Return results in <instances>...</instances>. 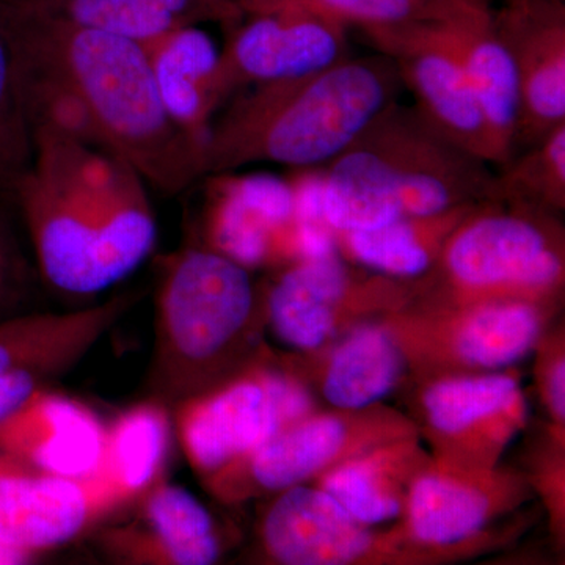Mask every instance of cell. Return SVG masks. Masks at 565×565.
<instances>
[{"instance_id":"obj_26","label":"cell","mask_w":565,"mask_h":565,"mask_svg":"<svg viewBox=\"0 0 565 565\" xmlns=\"http://www.w3.org/2000/svg\"><path fill=\"white\" fill-rule=\"evenodd\" d=\"M459 318L452 326V351L460 362L487 370L520 362L541 333V315L531 300L471 303Z\"/></svg>"},{"instance_id":"obj_24","label":"cell","mask_w":565,"mask_h":565,"mask_svg":"<svg viewBox=\"0 0 565 565\" xmlns=\"http://www.w3.org/2000/svg\"><path fill=\"white\" fill-rule=\"evenodd\" d=\"M169 408L158 399L145 401L107 426L96 475L117 487L129 503L163 476L172 434Z\"/></svg>"},{"instance_id":"obj_33","label":"cell","mask_w":565,"mask_h":565,"mask_svg":"<svg viewBox=\"0 0 565 565\" xmlns=\"http://www.w3.org/2000/svg\"><path fill=\"white\" fill-rule=\"evenodd\" d=\"M546 401H548L550 411L555 416L556 422L564 423L565 416V366L564 359L559 356L556 362L546 371Z\"/></svg>"},{"instance_id":"obj_25","label":"cell","mask_w":565,"mask_h":565,"mask_svg":"<svg viewBox=\"0 0 565 565\" xmlns=\"http://www.w3.org/2000/svg\"><path fill=\"white\" fill-rule=\"evenodd\" d=\"M403 371L396 337L384 327H360L333 352L323 396L343 411H363L392 393Z\"/></svg>"},{"instance_id":"obj_27","label":"cell","mask_w":565,"mask_h":565,"mask_svg":"<svg viewBox=\"0 0 565 565\" xmlns=\"http://www.w3.org/2000/svg\"><path fill=\"white\" fill-rule=\"evenodd\" d=\"M424 412L435 433L459 437L522 405L520 384L509 374L446 379L424 393Z\"/></svg>"},{"instance_id":"obj_15","label":"cell","mask_w":565,"mask_h":565,"mask_svg":"<svg viewBox=\"0 0 565 565\" xmlns=\"http://www.w3.org/2000/svg\"><path fill=\"white\" fill-rule=\"evenodd\" d=\"M129 522L104 527L98 541L126 564L207 565L221 557L217 527L207 509L182 487L158 479L136 498Z\"/></svg>"},{"instance_id":"obj_21","label":"cell","mask_w":565,"mask_h":565,"mask_svg":"<svg viewBox=\"0 0 565 565\" xmlns=\"http://www.w3.org/2000/svg\"><path fill=\"white\" fill-rule=\"evenodd\" d=\"M0 6L139 43L188 25L230 31L245 17L232 0H0Z\"/></svg>"},{"instance_id":"obj_6","label":"cell","mask_w":565,"mask_h":565,"mask_svg":"<svg viewBox=\"0 0 565 565\" xmlns=\"http://www.w3.org/2000/svg\"><path fill=\"white\" fill-rule=\"evenodd\" d=\"M433 273L457 303L537 302L563 285V230L548 212L487 200L456 226Z\"/></svg>"},{"instance_id":"obj_4","label":"cell","mask_w":565,"mask_h":565,"mask_svg":"<svg viewBox=\"0 0 565 565\" xmlns=\"http://www.w3.org/2000/svg\"><path fill=\"white\" fill-rule=\"evenodd\" d=\"M322 172L323 221L333 233L493 200L489 163L399 102L390 104Z\"/></svg>"},{"instance_id":"obj_11","label":"cell","mask_w":565,"mask_h":565,"mask_svg":"<svg viewBox=\"0 0 565 565\" xmlns=\"http://www.w3.org/2000/svg\"><path fill=\"white\" fill-rule=\"evenodd\" d=\"M136 296L120 294L68 313H20L0 321V419L70 373L131 310Z\"/></svg>"},{"instance_id":"obj_29","label":"cell","mask_w":565,"mask_h":565,"mask_svg":"<svg viewBox=\"0 0 565 565\" xmlns=\"http://www.w3.org/2000/svg\"><path fill=\"white\" fill-rule=\"evenodd\" d=\"M484 0H255L247 13L302 10L338 22L345 29L392 28L412 22L446 21Z\"/></svg>"},{"instance_id":"obj_13","label":"cell","mask_w":565,"mask_h":565,"mask_svg":"<svg viewBox=\"0 0 565 565\" xmlns=\"http://www.w3.org/2000/svg\"><path fill=\"white\" fill-rule=\"evenodd\" d=\"M204 234L212 248L245 269L288 262L291 184L270 173L210 174Z\"/></svg>"},{"instance_id":"obj_10","label":"cell","mask_w":565,"mask_h":565,"mask_svg":"<svg viewBox=\"0 0 565 565\" xmlns=\"http://www.w3.org/2000/svg\"><path fill=\"white\" fill-rule=\"evenodd\" d=\"M349 29L302 10L247 13L221 50L226 99L248 88L299 79L351 57Z\"/></svg>"},{"instance_id":"obj_1","label":"cell","mask_w":565,"mask_h":565,"mask_svg":"<svg viewBox=\"0 0 565 565\" xmlns=\"http://www.w3.org/2000/svg\"><path fill=\"white\" fill-rule=\"evenodd\" d=\"M35 121H50L131 163L169 195L203 178L204 150L163 107L139 41L0 6Z\"/></svg>"},{"instance_id":"obj_12","label":"cell","mask_w":565,"mask_h":565,"mask_svg":"<svg viewBox=\"0 0 565 565\" xmlns=\"http://www.w3.org/2000/svg\"><path fill=\"white\" fill-rule=\"evenodd\" d=\"M493 20L519 84L516 152L565 122V2L504 0Z\"/></svg>"},{"instance_id":"obj_22","label":"cell","mask_w":565,"mask_h":565,"mask_svg":"<svg viewBox=\"0 0 565 565\" xmlns=\"http://www.w3.org/2000/svg\"><path fill=\"white\" fill-rule=\"evenodd\" d=\"M476 204L429 217L397 218L373 230L334 233L337 248L374 273L414 280L433 273L446 241Z\"/></svg>"},{"instance_id":"obj_14","label":"cell","mask_w":565,"mask_h":565,"mask_svg":"<svg viewBox=\"0 0 565 565\" xmlns=\"http://www.w3.org/2000/svg\"><path fill=\"white\" fill-rule=\"evenodd\" d=\"M356 427L359 419L345 416H307L217 473L204 478V486L225 503L280 493L302 484L359 449Z\"/></svg>"},{"instance_id":"obj_3","label":"cell","mask_w":565,"mask_h":565,"mask_svg":"<svg viewBox=\"0 0 565 565\" xmlns=\"http://www.w3.org/2000/svg\"><path fill=\"white\" fill-rule=\"evenodd\" d=\"M403 90L396 66L379 52L248 88L212 121L203 178L255 163L323 169Z\"/></svg>"},{"instance_id":"obj_23","label":"cell","mask_w":565,"mask_h":565,"mask_svg":"<svg viewBox=\"0 0 565 565\" xmlns=\"http://www.w3.org/2000/svg\"><path fill=\"white\" fill-rule=\"evenodd\" d=\"M492 494L484 484L452 471L422 473L408 490L411 533L426 545L460 544L478 534L493 515Z\"/></svg>"},{"instance_id":"obj_19","label":"cell","mask_w":565,"mask_h":565,"mask_svg":"<svg viewBox=\"0 0 565 565\" xmlns=\"http://www.w3.org/2000/svg\"><path fill=\"white\" fill-rule=\"evenodd\" d=\"M141 46L163 107L204 150L215 114L228 103L217 44L202 25H188L143 41Z\"/></svg>"},{"instance_id":"obj_30","label":"cell","mask_w":565,"mask_h":565,"mask_svg":"<svg viewBox=\"0 0 565 565\" xmlns=\"http://www.w3.org/2000/svg\"><path fill=\"white\" fill-rule=\"evenodd\" d=\"M390 452L344 460L323 478L322 490L363 525L388 522L401 514L403 503L388 470Z\"/></svg>"},{"instance_id":"obj_34","label":"cell","mask_w":565,"mask_h":565,"mask_svg":"<svg viewBox=\"0 0 565 565\" xmlns=\"http://www.w3.org/2000/svg\"><path fill=\"white\" fill-rule=\"evenodd\" d=\"M232 2L236 3V6H239L245 13V9H247V7L250 6L252 2H255V0H232Z\"/></svg>"},{"instance_id":"obj_7","label":"cell","mask_w":565,"mask_h":565,"mask_svg":"<svg viewBox=\"0 0 565 565\" xmlns=\"http://www.w3.org/2000/svg\"><path fill=\"white\" fill-rule=\"evenodd\" d=\"M311 407L310 394L292 375L248 363L174 405V422L182 451L204 479L310 416Z\"/></svg>"},{"instance_id":"obj_31","label":"cell","mask_w":565,"mask_h":565,"mask_svg":"<svg viewBox=\"0 0 565 565\" xmlns=\"http://www.w3.org/2000/svg\"><path fill=\"white\" fill-rule=\"evenodd\" d=\"M32 158L33 125L20 70L9 40L0 31V200H11Z\"/></svg>"},{"instance_id":"obj_32","label":"cell","mask_w":565,"mask_h":565,"mask_svg":"<svg viewBox=\"0 0 565 565\" xmlns=\"http://www.w3.org/2000/svg\"><path fill=\"white\" fill-rule=\"evenodd\" d=\"M33 270L22 252L9 218L0 210V321L25 313L22 307L31 299Z\"/></svg>"},{"instance_id":"obj_9","label":"cell","mask_w":565,"mask_h":565,"mask_svg":"<svg viewBox=\"0 0 565 565\" xmlns=\"http://www.w3.org/2000/svg\"><path fill=\"white\" fill-rule=\"evenodd\" d=\"M128 504L102 476L62 478L0 451V546L36 557Z\"/></svg>"},{"instance_id":"obj_16","label":"cell","mask_w":565,"mask_h":565,"mask_svg":"<svg viewBox=\"0 0 565 565\" xmlns=\"http://www.w3.org/2000/svg\"><path fill=\"white\" fill-rule=\"evenodd\" d=\"M107 426L88 405L40 390L0 419V451L44 473L84 479L98 473Z\"/></svg>"},{"instance_id":"obj_5","label":"cell","mask_w":565,"mask_h":565,"mask_svg":"<svg viewBox=\"0 0 565 565\" xmlns=\"http://www.w3.org/2000/svg\"><path fill=\"white\" fill-rule=\"evenodd\" d=\"M264 297L250 270L206 245L166 256L156 294L154 397L174 407L247 366Z\"/></svg>"},{"instance_id":"obj_2","label":"cell","mask_w":565,"mask_h":565,"mask_svg":"<svg viewBox=\"0 0 565 565\" xmlns=\"http://www.w3.org/2000/svg\"><path fill=\"white\" fill-rule=\"evenodd\" d=\"M36 267L52 288L98 294L128 277L158 239L147 181L109 150L33 122L31 167L14 185Z\"/></svg>"},{"instance_id":"obj_17","label":"cell","mask_w":565,"mask_h":565,"mask_svg":"<svg viewBox=\"0 0 565 565\" xmlns=\"http://www.w3.org/2000/svg\"><path fill=\"white\" fill-rule=\"evenodd\" d=\"M401 286L356 277L333 255L294 263L264 294V310L278 338L294 349L313 351L329 340L345 307L371 297L396 296Z\"/></svg>"},{"instance_id":"obj_18","label":"cell","mask_w":565,"mask_h":565,"mask_svg":"<svg viewBox=\"0 0 565 565\" xmlns=\"http://www.w3.org/2000/svg\"><path fill=\"white\" fill-rule=\"evenodd\" d=\"M267 555L288 565H343L366 556L373 534L326 490H282L263 520Z\"/></svg>"},{"instance_id":"obj_28","label":"cell","mask_w":565,"mask_h":565,"mask_svg":"<svg viewBox=\"0 0 565 565\" xmlns=\"http://www.w3.org/2000/svg\"><path fill=\"white\" fill-rule=\"evenodd\" d=\"M493 200L556 215L565 207V122L493 172Z\"/></svg>"},{"instance_id":"obj_20","label":"cell","mask_w":565,"mask_h":565,"mask_svg":"<svg viewBox=\"0 0 565 565\" xmlns=\"http://www.w3.org/2000/svg\"><path fill=\"white\" fill-rule=\"evenodd\" d=\"M492 0L468 7L444 21L484 117L493 167L515 152L520 98L514 63L493 20Z\"/></svg>"},{"instance_id":"obj_8","label":"cell","mask_w":565,"mask_h":565,"mask_svg":"<svg viewBox=\"0 0 565 565\" xmlns=\"http://www.w3.org/2000/svg\"><path fill=\"white\" fill-rule=\"evenodd\" d=\"M360 32L375 52L394 63L424 120L493 167L484 117L445 22H412Z\"/></svg>"}]
</instances>
